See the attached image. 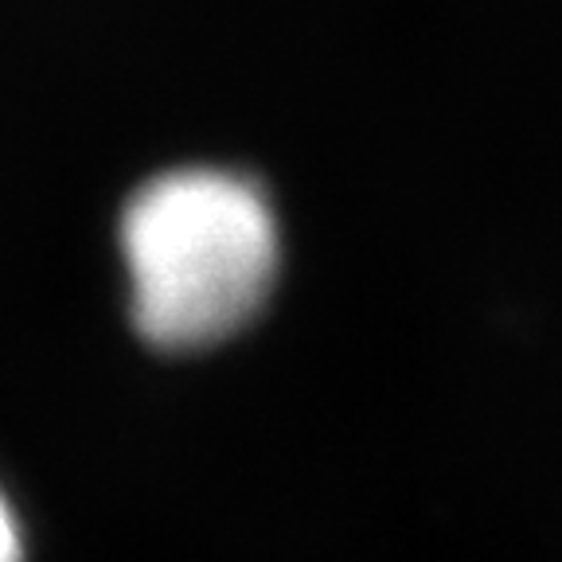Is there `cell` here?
<instances>
[{
    "label": "cell",
    "mask_w": 562,
    "mask_h": 562,
    "mask_svg": "<svg viewBox=\"0 0 562 562\" xmlns=\"http://www.w3.org/2000/svg\"><path fill=\"white\" fill-rule=\"evenodd\" d=\"M0 562H24V531L4 492H0Z\"/></svg>",
    "instance_id": "2"
},
{
    "label": "cell",
    "mask_w": 562,
    "mask_h": 562,
    "mask_svg": "<svg viewBox=\"0 0 562 562\" xmlns=\"http://www.w3.org/2000/svg\"><path fill=\"white\" fill-rule=\"evenodd\" d=\"M130 316L157 351H203L243 333L281 270L278 211L235 168H172L122 211Z\"/></svg>",
    "instance_id": "1"
}]
</instances>
